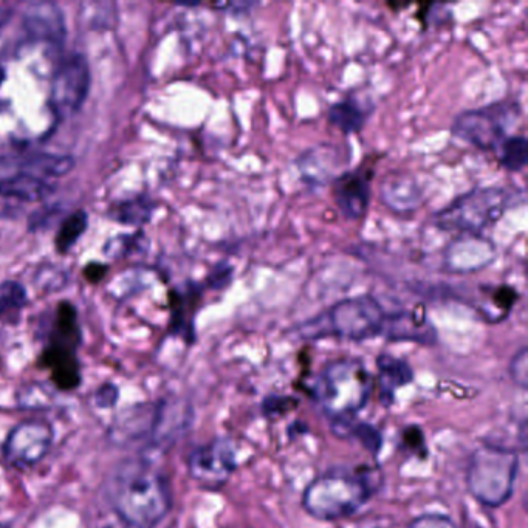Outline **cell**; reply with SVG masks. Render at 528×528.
Masks as SVG:
<instances>
[{
  "instance_id": "obj_28",
  "label": "cell",
  "mask_w": 528,
  "mask_h": 528,
  "mask_svg": "<svg viewBox=\"0 0 528 528\" xmlns=\"http://www.w3.org/2000/svg\"><path fill=\"white\" fill-rule=\"evenodd\" d=\"M511 380L518 384L519 388L527 389L528 384V350L522 347L516 352L515 357L511 358L510 367Z\"/></svg>"
},
{
  "instance_id": "obj_36",
  "label": "cell",
  "mask_w": 528,
  "mask_h": 528,
  "mask_svg": "<svg viewBox=\"0 0 528 528\" xmlns=\"http://www.w3.org/2000/svg\"><path fill=\"white\" fill-rule=\"evenodd\" d=\"M474 528H480V527H474Z\"/></svg>"
},
{
  "instance_id": "obj_35",
  "label": "cell",
  "mask_w": 528,
  "mask_h": 528,
  "mask_svg": "<svg viewBox=\"0 0 528 528\" xmlns=\"http://www.w3.org/2000/svg\"><path fill=\"white\" fill-rule=\"evenodd\" d=\"M2 79H4V70L0 69V83H2Z\"/></svg>"
},
{
  "instance_id": "obj_6",
  "label": "cell",
  "mask_w": 528,
  "mask_h": 528,
  "mask_svg": "<svg viewBox=\"0 0 528 528\" xmlns=\"http://www.w3.org/2000/svg\"><path fill=\"white\" fill-rule=\"evenodd\" d=\"M519 456L505 446L485 443L471 454L467 485L471 496L485 507H501L515 490Z\"/></svg>"
},
{
  "instance_id": "obj_30",
  "label": "cell",
  "mask_w": 528,
  "mask_h": 528,
  "mask_svg": "<svg viewBox=\"0 0 528 528\" xmlns=\"http://www.w3.org/2000/svg\"><path fill=\"white\" fill-rule=\"evenodd\" d=\"M118 398H120V391H118L115 384H103L98 391L95 392V403L98 408L110 409L117 405Z\"/></svg>"
},
{
  "instance_id": "obj_9",
  "label": "cell",
  "mask_w": 528,
  "mask_h": 528,
  "mask_svg": "<svg viewBox=\"0 0 528 528\" xmlns=\"http://www.w3.org/2000/svg\"><path fill=\"white\" fill-rule=\"evenodd\" d=\"M52 443V425L44 420H25L11 429L2 446V454L10 467L25 470L41 462Z\"/></svg>"
},
{
  "instance_id": "obj_26",
  "label": "cell",
  "mask_w": 528,
  "mask_h": 528,
  "mask_svg": "<svg viewBox=\"0 0 528 528\" xmlns=\"http://www.w3.org/2000/svg\"><path fill=\"white\" fill-rule=\"evenodd\" d=\"M152 205L148 199L126 200L115 206L112 216L126 225H141L151 219Z\"/></svg>"
},
{
  "instance_id": "obj_3",
  "label": "cell",
  "mask_w": 528,
  "mask_h": 528,
  "mask_svg": "<svg viewBox=\"0 0 528 528\" xmlns=\"http://www.w3.org/2000/svg\"><path fill=\"white\" fill-rule=\"evenodd\" d=\"M374 494L371 470L333 468L316 477L304 491L302 507L319 521H336L355 515Z\"/></svg>"
},
{
  "instance_id": "obj_15",
  "label": "cell",
  "mask_w": 528,
  "mask_h": 528,
  "mask_svg": "<svg viewBox=\"0 0 528 528\" xmlns=\"http://www.w3.org/2000/svg\"><path fill=\"white\" fill-rule=\"evenodd\" d=\"M496 258V248L491 240L482 236L462 234L445 250V264L451 271L471 273L488 267Z\"/></svg>"
},
{
  "instance_id": "obj_1",
  "label": "cell",
  "mask_w": 528,
  "mask_h": 528,
  "mask_svg": "<svg viewBox=\"0 0 528 528\" xmlns=\"http://www.w3.org/2000/svg\"><path fill=\"white\" fill-rule=\"evenodd\" d=\"M106 494L117 515L134 528L157 527L172 507L168 479L144 459L117 465L107 480Z\"/></svg>"
},
{
  "instance_id": "obj_19",
  "label": "cell",
  "mask_w": 528,
  "mask_h": 528,
  "mask_svg": "<svg viewBox=\"0 0 528 528\" xmlns=\"http://www.w3.org/2000/svg\"><path fill=\"white\" fill-rule=\"evenodd\" d=\"M42 364L50 369L53 383L61 391H73L81 383L78 358L73 350L50 346L42 355Z\"/></svg>"
},
{
  "instance_id": "obj_16",
  "label": "cell",
  "mask_w": 528,
  "mask_h": 528,
  "mask_svg": "<svg viewBox=\"0 0 528 528\" xmlns=\"http://www.w3.org/2000/svg\"><path fill=\"white\" fill-rule=\"evenodd\" d=\"M189 405L182 402H160L155 405L149 437L152 446L158 450H169L191 423Z\"/></svg>"
},
{
  "instance_id": "obj_25",
  "label": "cell",
  "mask_w": 528,
  "mask_h": 528,
  "mask_svg": "<svg viewBox=\"0 0 528 528\" xmlns=\"http://www.w3.org/2000/svg\"><path fill=\"white\" fill-rule=\"evenodd\" d=\"M87 225H89V217L84 211H76L72 216L67 217L56 236V248L59 253H67L78 242L79 237L86 233Z\"/></svg>"
},
{
  "instance_id": "obj_4",
  "label": "cell",
  "mask_w": 528,
  "mask_h": 528,
  "mask_svg": "<svg viewBox=\"0 0 528 528\" xmlns=\"http://www.w3.org/2000/svg\"><path fill=\"white\" fill-rule=\"evenodd\" d=\"M389 312L372 295L354 296L336 302L326 312L302 324V338L336 336L347 341H366L384 335Z\"/></svg>"
},
{
  "instance_id": "obj_20",
  "label": "cell",
  "mask_w": 528,
  "mask_h": 528,
  "mask_svg": "<svg viewBox=\"0 0 528 528\" xmlns=\"http://www.w3.org/2000/svg\"><path fill=\"white\" fill-rule=\"evenodd\" d=\"M378 384H380V400L384 406L394 403L395 392L414 380V372L405 360L381 354L377 358Z\"/></svg>"
},
{
  "instance_id": "obj_32",
  "label": "cell",
  "mask_w": 528,
  "mask_h": 528,
  "mask_svg": "<svg viewBox=\"0 0 528 528\" xmlns=\"http://www.w3.org/2000/svg\"><path fill=\"white\" fill-rule=\"evenodd\" d=\"M403 443L408 445L412 451H415V454L422 453L423 456H426V451L428 450H426L425 437H423L419 426H411V428L403 431Z\"/></svg>"
},
{
  "instance_id": "obj_34",
  "label": "cell",
  "mask_w": 528,
  "mask_h": 528,
  "mask_svg": "<svg viewBox=\"0 0 528 528\" xmlns=\"http://www.w3.org/2000/svg\"><path fill=\"white\" fill-rule=\"evenodd\" d=\"M10 11L5 10V8H0V28L4 27L7 24L8 19H10Z\"/></svg>"
},
{
  "instance_id": "obj_33",
  "label": "cell",
  "mask_w": 528,
  "mask_h": 528,
  "mask_svg": "<svg viewBox=\"0 0 528 528\" xmlns=\"http://www.w3.org/2000/svg\"><path fill=\"white\" fill-rule=\"evenodd\" d=\"M231 279H233V267L222 262L214 268L213 273L208 278V285L213 288L227 287Z\"/></svg>"
},
{
  "instance_id": "obj_27",
  "label": "cell",
  "mask_w": 528,
  "mask_h": 528,
  "mask_svg": "<svg viewBox=\"0 0 528 528\" xmlns=\"http://www.w3.org/2000/svg\"><path fill=\"white\" fill-rule=\"evenodd\" d=\"M27 302V292L18 282H4L0 285V312L22 309Z\"/></svg>"
},
{
  "instance_id": "obj_2",
  "label": "cell",
  "mask_w": 528,
  "mask_h": 528,
  "mask_svg": "<svg viewBox=\"0 0 528 528\" xmlns=\"http://www.w3.org/2000/svg\"><path fill=\"white\" fill-rule=\"evenodd\" d=\"M524 189L511 186H477L463 192L432 216V225L446 233L482 236L508 210L524 205Z\"/></svg>"
},
{
  "instance_id": "obj_21",
  "label": "cell",
  "mask_w": 528,
  "mask_h": 528,
  "mask_svg": "<svg viewBox=\"0 0 528 528\" xmlns=\"http://www.w3.org/2000/svg\"><path fill=\"white\" fill-rule=\"evenodd\" d=\"M53 192V185L33 175L18 174L0 180V197L39 202L47 199Z\"/></svg>"
},
{
  "instance_id": "obj_18",
  "label": "cell",
  "mask_w": 528,
  "mask_h": 528,
  "mask_svg": "<svg viewBox=\"0 0 528 528\" xmlns=\"http://www.w3.org/2000/svg\"><path fill=\"white\" fill-rule=\"evenodd\" d=\"M384 336L392 341L434 344L437 341V330L426 316L425 307L419 306V309L415 307L414 310H395L389 313Z\"/></svg>"
},
{
  "instance_id": "obj_5",
  "label": "cell",
  "mask_w": 528,
  "mask_h": 528,
  "mask_svg": "<svg viewBox=\"0 0 528 528\" xmlns=\"http://www.w3.org/2000/svg\"><path fill=\"white\" fill-rule=\"evenodd\" d=\"M374 378L361 361L341 358L324 367L315 386L319 405L333 420L350 419L366 406Z\"/></svg>"
},
{
  "instance_id": "obj_29",
  "label": "cell",
  "mask_w": 528,
  "mask_h": 528,
  "mask_svg": "<svg viewBox=\"0 0 528 528\" xmlns=\"http://www.w3.org/2000/svg\"><path fill=\"white\" fill-rule=\"evenodd\" d=\"M408 528H457L453 519L445 515H422L415 518Z\"/></svg>"
},
{
  "instance_id": "obj_8",
  "label": "cell",
  "mask_w": 528,
  "mask_h": 528,
  "mask_svg": "<svg viewBox=\"0 0 528 528\" xmlns=\"http://www.w3.org/2000/svg\"><path fill=\"white\" fill-rule=\"evenodd\" d=\"M90 81L89 62L83 55H72L62 62L53 76L50 90V104L56 117H70L83 107Z\"/></svg>"
},
{
  "instance_id": "obj_31",
  "label": "cell",
  "mask_w": 528,
  "mask_h": 528,
  "mask_svg": "<svg viewBox=\"0 0 528 528\" xmlns=\"http://www.w3.org/2000/svg\"><path fill=\"white\" fill-rule=\"evenodd\" d=\"M296 400L288 397H268L264 402V412L267 417H273V415L285 414L290 409L295 408Z\"/></svg>"
},
{
  "instance_id": "obj_11",
  "label": "cell",
  "mask_w": 528,
  "mask_h": 528,
  "mask_svg": "<svg viewBox=\"0 0 528 528\" xmlns=\"http://www.w3.org/2000/svg\"><path fill=\"white\" fill-rule=\"evenodd\" d=\"M349 155L335 144H316L295 160L302 182L310 188H326L346 172Z\"/></svg>"
},
{
  "instance_id": "obj_24",
  "label": "cell",
  "mask_w": 528,
  "mask_h": 528,
  "mask_svg": "<svg viewBox=\"0 0 528 528\" xmlns=\"http://www.w3.org/2000/svg\"><path fill=\"white\" fill-rule=\"evenodd\" d=\"M333 432L338 437H357L364 448L371 451L374 456H377L378 451L381 450V434L374 428V426L366 425V423H354L349 419L333 420Z\"/></svg>"
},
{
  "instance_id": "obj_23",
  "label": "cell",
  "mask_w": 528,
  "mask_h": 528,
  "mask_svg": "<svg viewBox=\"0 0 528 528\" xmlns=\"http://www.w3.org/2000/svg\"><path fill=\"white\" fill-rule=\"evenodd\" d=\"M499 165L510 172H521L528 163V140L524 135H510L498 148Z\"/></svg>"
},
{
  "instance_id": "obj_14",
  "label": "cell",
  "mask_w": 528,
  "mask_h": 528,
  "mask_svg": "<svg viewBox=\"0 0 528 528\" xmlns=\"http://www.w3.org/2000/svg\"><path fill=\"white\" fill-rule=\"evenodd\" d=\"M22 25L31 38L61 47L66 42L64 13L52 2H30L22 13Z\"/></svg>"
},
{
  "instance_id": "obj_13",
  "label": "cell",
  "mask_w": 528,
  "mask_h": 528,
  "mask_svg": "<svg viewBox=\"0 0 528 528\" xmlns=\"http://www.w3.org/2000/svg\"><path fill=\"white\" fill-rule=\"evenodd\" d=\"M75 168V158L70 155L36 152L27 155L0 157V180L13 175L27 174L45 180V177H62Z\"/></svg>"
},
{
  "instance_id": "obj_22",
  "label": "cell",
  "mask_w": 528,
  "mask_h": 528,
  "mask_svg": "<svg viewBox=\"0 0 528 528\" xmlns=\"http://www.w3.org/2000/svg\"><path fill=\"white\" fill-rule=\"evenodd\" d=\"M369 117L371 110L355 98L338 101L329 107V123L344 135L363 131Z\"/></svg>"
},
{
  "instance_id": "obj_7",
  "label": "cell",
  "mask_w": 528,
  "mask_h": 528,
  "mask_svg": "<svg viewBox=\"0 0 528 528\" xmlns=\"http://www.w3.org/2000/svg\"><path fill=\"white\" fill-rule=\"evenodd\" d=\"M522 109L519 101L499 100L487 106L463 110L454 118L451 134L457 140L480 151H498L502 141L510 137L511 127L518 123Z\"/></svg>"
},
{
  "instance_id": "obj_10",
  "label": "cell",
  "mask_w": 528,
  "mask_h": 528,
  "mask_svg": "<svg viewBox=\"0 0 528 528\" xmlns=\"http://www.w3.org/2000/svg\"><path fill=\"white\" fill-rule=\"evenodd\" d=\"M236 451L228 439H214L189 454L188 470L206 490H219L236 470Z\"/></svg>"
},
{
  "instance_id": "obj_17",
  "label": "cell",
  "mask_w": 528,
  "mask_h": 528,
  "mask_svg": "<svg viewBox=\"0 0 528 528\" xmlns=\"http://www.w3.org/2000/svg\"><path fill=\"white\" fill-rule=\"evenodd\" d=\"M383 205L391 213L411 214L419 210L425 200V192L414 175L406 172H391L380 185Z\"/></svg>"
},
{
  "instance_id": "obj_12",
  "label": "cell",
  "mask_w": 528,
  "mask_h": 528,
  "mask_svg": "<svg viewBox=\"0 0 528 528\" xmlns=\"http://www.w3.org/2000/svg\"><path fill=\"white\" fill-rule=\"evenodd\" d=\"M372 177L374 171L363 165L344 172L332 183L333 199L344 219L357 222L366 216L371 205Z\"/></svg>"
}]
</instances>
